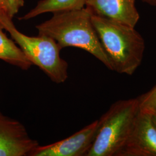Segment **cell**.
I'll use <instances>...</instances> for the list:
<instances>
[{
    "label": "cell",
    "mask_w": 156,
    "mask_h": 156,
    "mask_svg": "<svg viewBox=\"0 0 156 156\" xmlns=\"http://www.w3.org/2000/svg\"><path fill=\"white\" fill-rule=\"evenodd\" d=\"M50 19L36 26L38 35L54 39L61 49L75 47L94 56L109 69L112 67L91 20L87 7L53 13Z\"/></svg>",
    "instance_id": "1"
},
{
    "label": "cell",
    "mask_w": 156,
    "mask_h": 156,
    "mask_svg": "<svg viewBox=\"0 0 156 156\" xmlns=\"http://www.w3.org/2000/svg\"><path fill=\"white\" fill-rule=\"evenodd\" d=\"M91 20L112 71L132 75L141 64L144 39L135 27L92 14Z\"/></svg>",
    "instance_id": "2"
},
{
    "label": "cell",
    "mask_w": 156,
    "mask_h": 156,
    "mask_svg": "<svg viewBox=\"0 0 156 156\" xmlns=\"http://www.w3.org/2000/svg\"><path fill=\"white\" fill-rule=\"evenodd\" d=\"M140 112L138 98L113 103L98 120L97 133L86 156H119Z\"/></svg>",
    "instance_id": "3"
},
{
    "label": "cell",
    "mask_w": 156,
    "mask_h": 156,
    "mask_svg": "<svg viewBox=\"0 0 156 156\" xmlns=\"http://www.w3.org/2000/svg\"><path fill=\"white\" fill-rule=\"evenodd\" d=\"M0 24L33 65L40 68L57 84L65 82L68 78V64L60 56L61 48L54 39L43 35L31 37L19 31L12 18L2 13Z\"/></svg>",
    "instance_id": "4"
},
{
    "label": "cell",
    "mask_w": 156,
    "mask_h": 156,
    "mask_svg": "<svg viewBox=\"0 0 156 156\" xmlns=\"http://www.w3.org/2000/svg\"><path fill=\"white\" fill-rule=\"evenodd\" d=\"M39 145L22 123L0 111V156H30Z\"/></svg>",
    "instance_id": "5"
},
{
    "label": "cell",
    "mask_w": 156,
    "mask_h": 156,
    "mask_svg": "<svg viewBox=\"0 0 156 156\" xmlns=\"http://www.w3.org/2000/svg\"><path fill=\"white\" fill-rule=\"evenodd\" d=\"M98 128L97 120L66 139L50 145H39L30 156H86Z\"/></svg>",
    "instance_id": "6"
},
{
    "label": "cell",
    "mask_w": 156,
    "mask_h": 156,
    "mask_svg": "<svg viewBox=\"0 0 156 156\" xmlns=\"http://www.w3.org/2000/svg\"><path fill=\"white\" fill-rule=\"evenodd\" d=\"M119 156H156V127L151 113L140 110Z\"/></svg>",
    "instance_id": "7"
},
{
    "label": "cell",
    "mask_w": 156,
    "mask_h": 156,
    "mask_svg": "<svg viewBox=\"0 0 156 156\" xmlns=\"http://www.w3.org/2000/svg\"><path fill=\"white\" fill-rule=\"evenodd\" d=\"M86 7L93 14L133 27L140 20L135 0H88Z\"/></svg>",
    "instance_id": "8"
},
{
    "label": "cell",
    "mask_w": 156,
    "mask_h": 156,
    "mask_svg": "<svg viewBox=\"0 0 156 156\" xmlns=\"http://www.w3.org/2000/svg\"><path fill=\"white\" fill-rule=\"evenodd\" d=\"M3 30L0 24V60L22 70L27 71L33 64L15 42L6 37Z\"/></svg>",
    "instance_id": "9"
},
{
    "label": "cell",
    "mask_w": 156,
    "mask_h": 156,
    "mask_svg": "<svg viewBox=\"0 0 156 156\" xmlns=\"http://www.w3.org/2000/svg\"><path fill=\"white\" fill-rule=\"evenodd\" d=\"M88 0H41L21 20H29L48 12L57 13L78 10L84 8Z\"/></svg>",
    "instance_id": "10"
},
{
    "label": "cell",
    "mask_w": 156,
    "mask_h": 156,
    "mask_svg": "<svg viewBox=\"0 0 156 156\" xmlns=\"http://www.w3.org/2000/svg\"><path fill=\"white\" fill-rule=\"evenodd\" d=\"M140 110L152 113L156 112V85L147 93L138 97Z\"/></svg>",
    "instance_id": "11"
},
{
    "label": "cell",
    "mask_w": 156,
    "mask_h": 156,
    "mask_svg": "<svg viewBox=\"0 0 156 156\" xmlns=\"http://www.w3.org/2000/svg\"><path fill=\"white\" fill-rule=\"evenodd\" d=\"M24 4V0H0V9L6 15L13 18Z\"/></svg>",
    "instance_id": "12"
},
{
    "label": "cell",
    "mask_w": 156,
    "mask_h": 156,
    "mask_svg": "<svg viewBox=\"0 0 156 156\" xmlns=\"http://www.w3.org/2000/svg\"><path fill=\"white\" fill-rule=\"evenodd\" d=\"M151 119H152V121L154 123V126L156 127V112H154L151 113Z\"/></svg>",
    "instance_id": "13"
},
{
    "label": "cell",
    "mask_w": 156,
    "mask_h": 156,
    "mask_svg": "<svg viewBox=\"0 0 156 156\" xmlns=\"http://www.w3.org/2000/svg\"><path fill=\"white\" fill-rule=\"evenodd\" d=\"M151 5H156V0H142Z\"/></svg>",
    "instance_id": "14"
},
{
    "label": "cell",
    "mask_w": 156,
    "mask_h": 156,
    "mask_svg": "<svg viewBox=\"0 0 156 156\" xmlns=\"http://www.w3.org/2000/svg\"><path fill=\"white\" fill-rule=\"evenodd\" d=\"M2 13H3V12H2L0 10V15H1Z\"/></svg>",
    "instance_id": "15"
},
{
    "label": "cell",
    "mask_w": 156,
    "mask_h": 156,
    "mask_svg": "<svg viewBox=\"0 0 156 156\" xmlns=\"http://www.w3.org/2000/svg\"><path fill=\"white\" fill-rule=\"evenodd\" d=\"M0 10H1V9H0Z\"/></svg>",
    "instance_id": "16"
}]
</instances>
